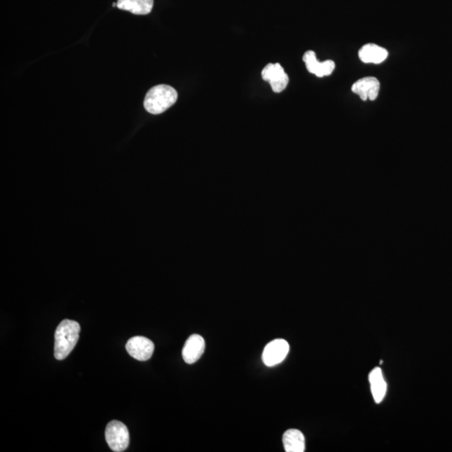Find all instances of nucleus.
Wrapping results in <instances>:
<instances>
[{"mask_svg":"<svg viewBox=\"0 0 452 452\" xmlns=\"http://www.w3.org/2000/svg\"><path fill=\"white\" fill-rule=\"evenodd\" d=\"M81 327L78 322L64 320L55 334V358L63 360L71 354L79 339Z\"/></svg>","mask_w":452,"mask_h":452,"instance_id":"f257e3e1","label":"nucleus"},{"mask_svg":"<svg viewBox=\"0 0 452 452\" xmlns=\"http://www.w3.org/2000/svg\"><path fill=\"white\" fill-rule=\"evenodd\" d=\"M178 93L171 85L161 84L155 85L146 94L144 106L148 113L161 114L170 109L177 102Z\"/></svg>","mask_w":452,"mask_h":452,"instance_id":"f03ea898","label":"nucleus"},{"mask_svg":"<svg viewBox=\"0 0 452 452\" xmlns=\"http://www.w3.org/2000/svg\"><path fill=\"white\" fill-rule=\"evenodd\" d=\"M105 437L111 450L115 452L124 451L130 442L127 426L118 420L109 422L107 425Z\"/></svg>","mask_w":452,"mask_h":452,"instance_id":"7ed1b4c3","label":"nucleus"},{"mask_svg":"<svg viewBox=\"0 0 452 452\" xmlns=\"http://www.w3.org/2000/svg\"><path fill=\"white\" fill-rule=\"evenodd\" d=\"M261 76L262 79L268 81L275 93H282L289 83V77L279 63L268 64L262 71Z\"/></svg>","mask_w":452,"mask_h":452,"instance_id":"20e7f679","label":"nucleus"},{"mask_svg":"<svg viewBox=\"0 0 452 452\" xmlns=\"http://www.w3.org/2000/svg\"><path fill=\"white\" fill-rule=\"evenodd\" d=\"M288 352H289V344L286 340L275 339L265 347L262 354V361L268 367H273L281 364L286 359Z\"/></svg>","mask_w":452,"mask_h":452,"instance_id":"39448f33","label":"nucleus"},{"mask_svg":"<svg viewBox=\"0 0 452 452\" xmlns=\"http://www.w3.org/2000/svg\"><path fill=\"white\" fill-rule=\"evenodd\" d=\"M126 350L132 358L139 361H147L153 354L154 344L147 338L137 336L128 340Z\"/></svg>","mask_w":452,"mask_h":452,"instance_id":"423d86ee","label":"nucleus"},{"mask_svg":"<svg viewBox=\"0 0 452 452\" xmlns=\"http://www.w3.org/2000/svg\"><path fill=\"white\" fill-rule=\"evenodd\" d=\"M380 81L376 77H364L352 85V92L359 95L363 101H374L380 92Z\"/></svg>","mask_w":452,"mask_h":452,"instance_id":"0eeeda50","label":"nucleus"},{"mask_svg":"<svg viewBox=\"0 0 452 452\" xmlns=\"http://www.w3.org/2000/svg\"><path fill=\"white\" fill-rule=\"evenodd\" d=\"M205 350V339L200 335L193 334L185 342L182 356L185 363L195 364L201 358Z\"/></svg>","mask_w":452,"mask_h":452,"instance_id":"6e6552de","label":"nucleus"},{"mask_svg":"<svg viewBox=\"0 0 452 452\" xmlns=\"http://www.w3.org/2000/svg\"><path fill=\"white\" fill-rule=\"evenodd\" d=\"M303 62L308 71L318 77L330 76L335 69V63L333 60H329L320 62L317 60L315 53L313 50L307 51L304 54Z\"/></svg>","mask_w":452,"mask_h":452,"instance_id":"1a4fd4ad","label":"nucleus"},{"mask_svg":"<svg viewBox=\"0 0 452 452\" xmlns=\"http://www.w3.org/2000/svg\"><path fill=\"white\" fill-rule=\"evenodd\" d=\"M154 0H118L120 10L137 15H147L152 12Z\"/></svg>","mask_w":452,"mask_h":452,"instance_id":"9d476101","label":"nucleus"},{"mask_svg":"<svg viewBox=\"0 0 452 452\" xmlns=\"http://www.w3.org/2000/svg\"><path fill=\"white\" fill-rule=\"evenodd\" d=\"M369 380L374 402L381 403L387 392V384L381 369H374L369 374Z\"/></svg>","mask_w":452,"mask_h":452,"instance_id":"9b49d317","label":"nucleus"},{"mask_svg":"<svg viewBox=\"0 0 452 452\" xmlns=\"http://www.w3.org/2000/svg\"><path fill=\"white\" fill-rule=\"evenodd\" d=\"M359 57L364 63L380 64L388 57V51L374 44H367L359 50Z\"/></svg>","mask_w":452,"mask_h":452,"instance_id":"f8f14e48","label":"nucleus"},{"mask_svg":"<svg viewBox=\"0 0 452 452\" xmlns=\"http://www.w3.org/2000/svg\"><path fill=\"white\" fill-rule=\"evenodd\" d=\"M282 442L287 452H303L305 437L299 430L291 429L283 434Z\"/></svg>","mask_w":452,"mask_h":452,"instance_id":"ddd939ff","label":"nucleus"}]
</instances>
